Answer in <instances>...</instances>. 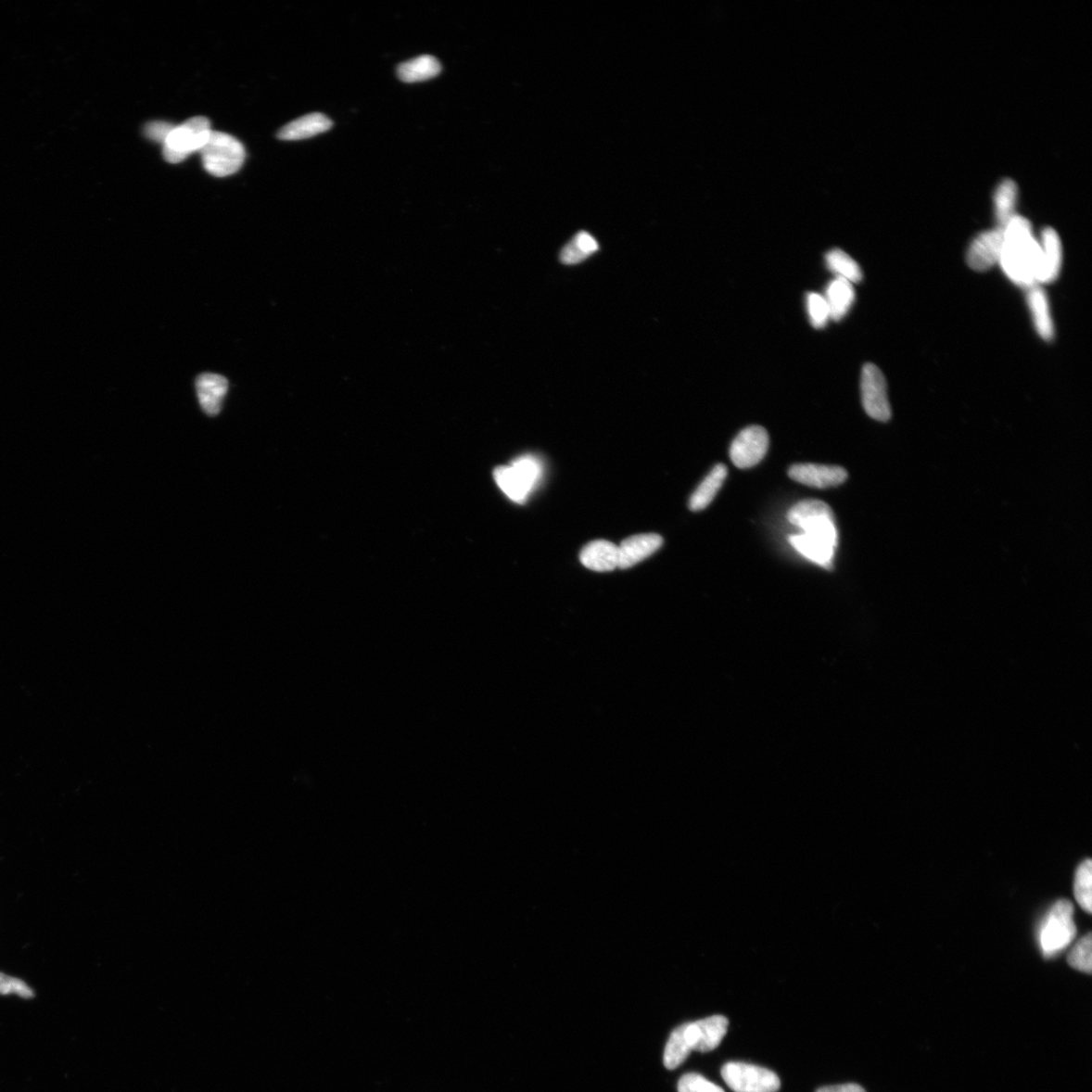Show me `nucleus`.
<instances>
[{"label":"nucleus","mask_w":1092,"mask_h":1092,"mask_svg":"<svg viewBox=\"0 0 1092 1092\" xmlns=\"http://www.w3.org/2000/svg\"><path fill=\"white\" fill-rule=\"evenodd\" d=\"M1004 248L999 264L1013 283L1033 287L1037 285L1042 263L1041 244L1033 236L1030 222L1015 216L1004 227Z\"/></svg>","instance_id":"nucleus-1"},{"label":"nucleus","mask_w":1092,"mask_h":1092,"mask_svg":"<svg viewBox=\"0 0 1092 1092\" xmlns=\"http://www.w3.org/2000/svg\"><path fill=\"white\" fill-rule=\"evenodd\" d=\"M542 476V465L533 455H522L510 465L496 467L494 477L503 493L514 502L525 503Z\"/></svg>","instance_id":"nucleus-2"},{"label":"nucleus","mask_w":1092,"mask_h":1092,"mask_svg":"<svg viewBox=\"0 0 1092 1092\" xmlns=\"http://www.w3.org/2000/svg\"><path fill=\"white\" fill-rule=\"evenodd\" d=\"M199 154L202 156L205 170L216 177L235 174L240 171L247 155L237 138L226 133L214 131Z\"/></svg>","instance_id":"nucleus-3"},{"label":"nucleus","mask_w":1092,"mask_h":1092,"mask_svg":"<svg viewBox=\"0 0 1092 1092\" xmlns=\"http://www.w3.org/2000/svg\"><path fill=\"white\" fill-rule=\"evenodd\" d=\"M211 132L210 122L204 117H195L175 126L163 144L164 159L175 164L183 162L189 155L199 153Z\"/></svg>","instance_id":"nucleus-4"},{"label":"nucleus","mask_w":1092,"mask_h":1092,"mask_svg":"<svg viewBox=\"0 0 1092 1092\" xmlns=\"http://www.w3.org/2000/svg\"><path fill=\"white\" fill-rule=\"evenodd\" d=\"M1076 934L1073 906L1071 901H1057L1047 915L1040 930V946L1045 957H1053L1071 944Z\"/></svg>","instance_id":"nucleus-5"},{"label":"nucleus","mask_w":1092,"mask_h":1092,"mask_svg":"<svg viewBox=\"0 0 1092 1092\" xmlns=\"http://www.w3.org/2000/svg\"><path fill=\"white\" fill-rule=\"evenodd\" d=\"M721 1075L734 1092H777L781 1086L776 1073L753 1064L730 1062L722 1067Z\"/></svg>","instance_id":"nucleus-6"},{"label":"nucleus","mask_w":1092,"mask_h":1092,"mask_svg":"<svg viewBox=\"0 0 1092 1092\" xmlns=\"http://www.w3.org/2000/svg\"><path fill=\"white\" fill-rule=\"evenodd\" d=\"M862 404L872 419L886 422L891 418L887 384L882 371L875 364H865L861 375Z\"/></svg>","instance_id":"nucleus-7"},{"label":"nucleus","mask_w":1092,"mask_h":1092,"mask_svg":"<svg viewBox=\"0 0 1092 1092\" xmlns=\"http://www.w3.org/2000/svg\"><path fill=\"white\" fill-rule=\"evenodd\" d=\"M768 443L770 438L765 428L746 427L731 443L730 460L739 469H750L763 461L768 450Z\"/></svg>","instance_id":"nucleus-8"},{"label":"nucleus","mask_w":1092,"mask_h":1092,"mask_svg":"<svg viewBox=\"0 0 1092 1092\" xmlns=\"http://www.w3.org/2000/svg\"><path fill=\"white\" fill-rule=\"evenodd\" d=\"M728 1028L729 1020L722 1016H713L684 1024L685 1037L690 1049L699 1052L717 1049L727 1035Z\"/></svg>","instance_id":"nucleus-9"},{"label":"nucleus","mask_w":1092,"mask_h":1092,"mask_svg":"<svg viewBox=\"0 0 1092 1092\" xmlns=\"http://www.w3.org/2000/svg\"><path fill=\"white\" fill-rule=\"evenodd\" d=\"M1004 240V228L998 227L980 234L967 251L969 267L976 272H986L999 263Z\"/></svg>","instance_id":"nucleus-10"},{"label":"nucleus","mask_w":1092,"mask_h":1092,"mask_svg":"<svg viewBox=\"0 0 1092 1092\" xmlns=\"http://www.w3.org/2000/svg\"><path fill=\"white\" fill-rule=\"evenodd\" d=\"M791 480L811 488L828 489L844 484L848 473L841 466L799 463L790 467Z\"/></svg>","instance_id":"nucleus-11"},{"label":"nucleus","mask_w":1092,"mask_h":1092,"mask_svg":"<svg viewBox=\"0 0 1092 1092\" xmlns=\"http://www.w3.org/2000/svg\"><path fill=\"white\" fill-rule=\"evenodd\" d=\"M664 540L659 534H638L618 546V567L629 568L638 565L662 548Z\"/></svg>","instance_id":"nucleus-12"},{"label":"nucleus","mask_w":1092,"mask_h":1092,"mask_svg":"<svg viewBox=\"0 0 1092 1092\" xmlns=\"http://www.w3.org/2000/svg\"><path fill=\"white\" fill-rule=\"evenodd\" d=\"M200 407L210 416L218 415L228 393L227 378L216 374H203L196 382Z\"/></svg>","instance_id":"nucleus-13"},{"label":"nucleus","mask_w":1092,"mask_h":1092,"mask_svg":"<svg viewBox=\"0 0 1092 1092\" xmlns=\"http://www.w3.org/2000/svg\"><path fill=\"white\" fill-rule=\"evenodd\" d=\"M1042 263L1037 284H1049L1060 276L1063 250L1060 236L1052 228H1047L1042 233Z\"/></svg>","instance_id":"nucleus-14"},{"label":"nucleus","mask_w":1092,"mask_h":1092,"mask_svg":"<svg viewBox=\"0 0 1092 1092\" xmlns=\"http://www.w3.org/2000/svg\"><path fill=\"white\" fill-rule=\"evenodd\" d=\"M582 565L595 572H611L618 567V546L607 540L588 543L579 553Z\"/></svg>","instance_id":"nucleus-15"},{"label":"nucleus","mask_w":1092,"mask_h":1092,"mask_svg":"<svg viewBox=\"0 0 1092 1092\" xmlns=\"http://www.w3.org/2000/svg\"><path fill=\"white\" fill-rule=\"evenodd\" d=\"M333 121L321 113H311L288 122L277 133V138L284 141H298L320 135L329 131Z\"/></svg>","instance_id":"nucleus-16"},{"label":"nucleus","mask_w":1092,"mask_h":1092,"mask_svg":"<svg viewBox=\"0 0 1092 1092\" xmlns=\"http://www.w3.org/2000/svg\"><path fill=\"white\" fill-rule=\"evenodd\" d=\"M1028 304L1033 317L1035 330L1042 339L1050 341L1054 338L1055 329L1051 317L1048 297L1042 288L1033 286L1028 294Z\"/></svg>","instance_id":"nucleus-17"},{"label":"nucleus","mask_w":1092,"mask_h":1092,"mask_svg":"<svg viewBox=\"0 0 1092 1092\" xmlns=\"http://www.w3.org/2000/svg\"><path fill=\"white\" fill-rule=\"evenodd\" d=\"M789 542L799 553L806 556L807 560L821 567L828 568V570H832L834 552L837 549L834 546L811 538L805 533L799 534V536L790 537Z\"/></svg>","instance_id":"nucleus-18"},{"label":"nucleus","mask_w":1092,"mask_h":1092,"mask_svg":"<svg viewBox=\"0 0 1092 1092\" xmlns=\"http://www.w3.org/2000/svg\"><path fill=\"white\" fill-rule=\"evenodd\" d=\"M727 476L728 467L726 465L718 463L713 467L704 482L698 486L696 491L691 496L689 501L690 510L698 512L707 508L719 492Z\"/></svg>","instance_id":"nucleus-19"},{"label":"nucleus","mask_w":1092,"mask_h":1092,"mask_svg":"<svg viewBox=\"0 0 1092 1092\" xmlns=\"http://www.w3.org/2000/svg\"><path fill=\"white\" fill-rule=\"evenodd\" d=\"M440 62L431 55H422L419 57L400 63L397 74L400 81L414 83L432 80L441 72Z\"/></svg>","instance_id":"nucleus-20"},{"label":"nucleus","mask_w":1092,"mask_h":1092,"mask_svg":"<svg viewBox=\"0 0 1092 1092\" xmlns=\"http://www.w3.org/2000/svg\"><path fill=\"white\" fill-rule=\"evenodd\" d=\"M826 298L831 311V318L834 321L842 320L852 308L856 294L853 284L843 278L835 277L827 286Z\"/></svg>","instance_id":"nucleus-21"},{"label":"nucleus","mask_w":1092,"mask_h":1092,"mask_svg":"<svg viewBox=\"0 0 1092 1092\" xmlns=\"http://www.w3.org/2000/svg\"><path fill=\"white\" fill-rule=\"evenodd\" d=\"M787 518L791 525L800 528L818 519L834 518V514L832 508L822 501L805 500L789 510Z\"/></svg>","instance_id":"nucleus-22"},{"label":"nucleus","mask_w":1092,"mask_h":1092,"mask_svg":"<svg viewBox=\"0 0 1092 1092\" xmlns=\"http://www.w3.org/2000/svg\"><path fill=\"white\" fill-rule=\"evenodd\" d=\"M826 263L828 269L834 273L835 277L843 278L851 284L860 283L863 278V273L859 264H857L849 254H846L841 249H832L826 254Z\"/></svg>","instance_id":"nucleus-23"},{"label":"nucleus","mask_w":1092,"mask_h":1092,"mask_svg":"<svg viewBox=\"0 0 1092 1092\" xmlns=\"http://www.w3.org/2000/svg\"><path fill=\"white\" fill-rule=\"evenodd\" d=\"M1017 195V185L1012 181H1005L998 186L995 203L999 228H1004L1011 218L1016 216L1013 211H1015Z\"/></svg>","instance_id":"nucleus-24"},{"label":"nucleus","mask_w":1092,"mask_h":1092,"mask_svg":"<svg viewBox=\"0 0 1092 1092\" xmlns=\"http://www.w3.org/2000/svg\"><path fill=\"white\" fill-rule=\"evenodd\" d=\"M692 1050L685 1037L684 1024L678 1027L668 1039L664 1056V1062L667 1069H675L681 1065Z\"/></svg>","instance_id":"nucleus-25"},{"label":"nucleus","mask_w":1092,"mask_h":1092,"mask_svg":"<svg viewBox=\"0 0 1092 1092\" xmlns=\"http://www.w3.org/2000/svg\"><path fill=\"white\" fill-rule=\"evenodd\" d=\"M1091 861L1086 860L1080 864L1077 868L1074 880V895L1078 905L1085 909L1088 915L1091 913Z\"/></svg>","instance_id":"nucleus-26"},{"label":"nucleus","mask_w":1092,"mask_h":1092,"mask_svg":"<svg viewBox=\"0 0 1092 1092\" xmlns=\"http://www.w3.org/2000/svg\"><path fill=\"white\" fill-rule=\"evenodd\" d=\"M1091 933H1089L1077 942L1067 958L1069 965L1076 971L1087 974L1091 973Z\"/></svg>","instance_id":"nucleus-27"},{"label":"nucleus","mask_w":1092,"mask_h":1092,"mask_svg":"<svg viewBox=\"0 0 1092 1092\" xmlns=\"http://www.w3.org/2000/svg\"><path fill=\"white\" fill-rule=\"evenodd\" d=\"M806 306L811 325L817 329L826 327L831 319L826 298L819 294L810 293L806 297Z\"/></svg>","instance_id":"nucleus-28"},{"label":"nucleus","mask_w":1092,"mask_h":1092,"mask_svg":"<svg viewBox=\"0 0 1092 1092\" xmlns=\"http://www.w3.org/2000/svg\"><path fill=\"white\" fill-rule=\"evenodd\" d=\"M679 1092H724V1090L715 1084H712L705 1077L696 1074L688 1073L679 1079L678 1085Z\"/></svg>","instance_id":"nucleus-29"},{"label":"nucleus","mask_w":1092,"mask_h":1092,"mask_svg":"<svg viewBox=\"0 0 1092 1092\" xmlns=\"http://www.w3.org/2000/svg\"><path fill=\"white\" fill-rule=\"evenodd\" d=\"M0 995H16L27 999L35 997L33 991L22 980L2 972H0Z\"/></svg>","instance_id":"nucleus-30"},{"label":"nucleus","mask_w":1092,"mask_h":1092,"mask_svg":"<svg viewBox=\"0 0 1092 1092\" xmlns=\"http://www.w3.org/2000/svg\"><path fill=\"white\" fill-rule=\"evenodd\" d=\"M174 127L175 126L171 124V122L167 121H151L146 125V127H145V136L154 142L161 143L163 145Z\"/></svg>","instance_id":"nucleus-31"},{"label":"nucleus","mask_w":1092,"mask_h":1092,"mask_svg":"<svg viewBox=\"0 0 1092 1092\" xmlns=\"http://www.w3.org/2000/svg\"><path fill=\"white\" fill-rule=\"evenodd\" d=\"M576 248L583 252L587 258L599 251V244L597 240L588 232L582 231L575 235L573 241Z\"/></svg>","instance_id":"nucleus-32"},{"label":"nucleus","mask_w":1092,"mask_h":1092,"mask_svg":"<svg viewBox=\"0 0 1092 1092\" xmlns=\"http://www.w3.org/2000/svg\"><path fill=\"white\" fill-rule=\"evenodd\" d=\"M587 259V256L579 251L573 242L567 243L560 254L561 261L566 265L581 263Z\"/></svg>","instance_id":"nucleus-33"},{"label":"nucleus","mask_w":1092,"mask_h":1092,"mask_svg":"<svg viewBox=\"0 0 1092 1092\" xmlns=\"http://www.w3.org/2000/svg\"><path fill=\"white\" fill-rule=\"evenodd\" d=\"M817 1092H866L859 1085L846 1084L841 1086H824Z\"/></svg>","instance_id":"nucleus-34"}]
</instances>
